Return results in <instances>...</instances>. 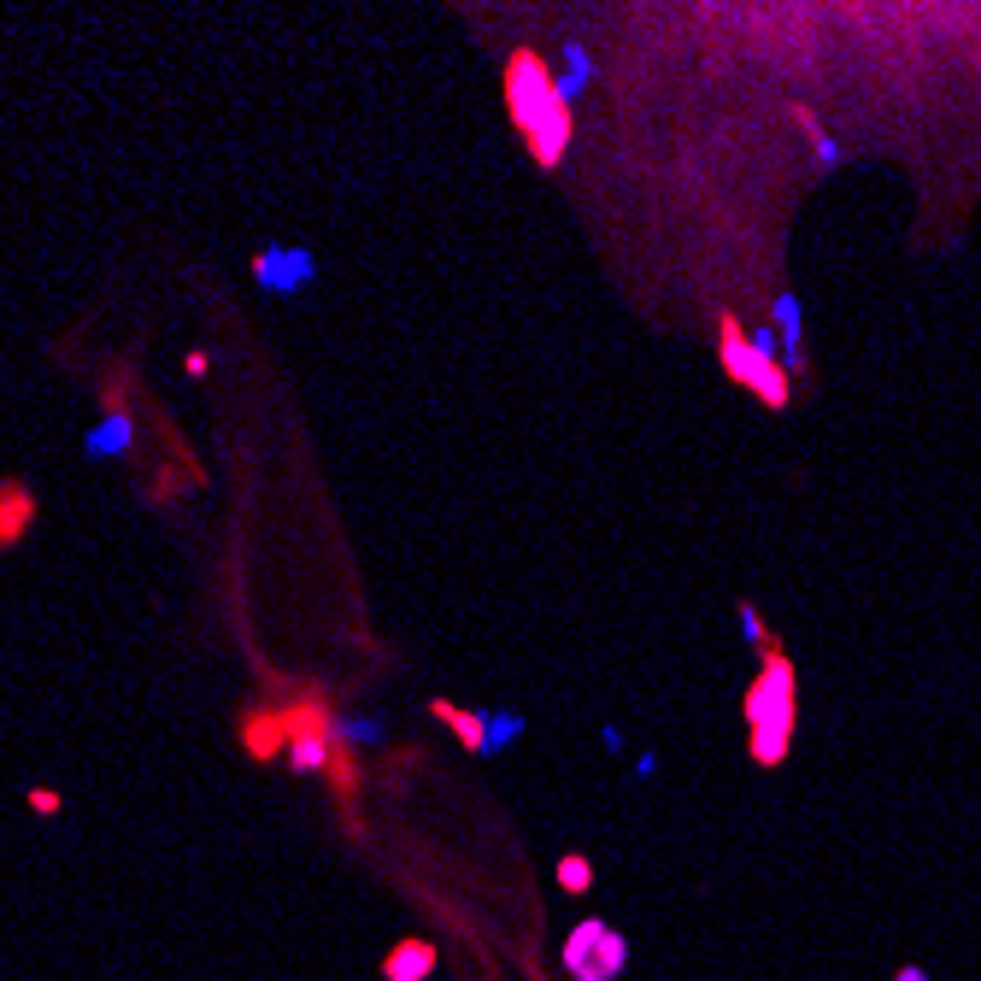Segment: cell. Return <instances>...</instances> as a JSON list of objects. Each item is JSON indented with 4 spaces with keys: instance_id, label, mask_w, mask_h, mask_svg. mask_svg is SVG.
<instances>
[{
    "instance_id": "1",
    "label": "cell",
    "mask_w": 981,
    "mask_h": 981,
    "mask_svg": "<svg viewBox=\"0 0 981 981\" xmlns=\"http://www.w3.org/2000/svg\"><path fill=\"white\" fill-rule=\"evenodd\" d=\"M505 112H512V130L523 136L529 159L541 171H559V159L570 153V94L553 77V66L535 48H518L505 59Z\"/></svg>"
},
{
    "instance_id": "2",
    "label": "cell",
    "mask_w": 981,
    "mask_h": 981,
    "mask_svg": "<svg viewBox=\"0 0 981 981\" xmlns=\"http://www.w3.org/2000/svg\"><path fill=\"white\" fill-rule=\"evenodd\" d=\"M741 718H747L752 764L775 770L793 747V723H800V677H793V659L775 641L759 647V677H752L747 700H741Z\"/></svg>"
},
{
    "instance_id": "3",
    "label": "cell",
    "mask_w": 981,
    "mask_h": 981,
    "mask_svg": "<svg viewBox=\"0 0 981 981\" xmlns=\"http://www.w3.org/2000/svg\"><path fill=\"white\" fill-rule=\"evenodd\" d=\"M718 364L734 388L759 394L770 412H788L793 406V377L788 364H775V353L764 347V336H747V323L734 312H718Z\"/></svg>"
},
{
    "instance_id": "4",
    "label": "cell",
    "mask_w": 981,
    "mask_h": 981,
    "mask_svg": "<svg viewBox=\"0 0 981 981\" xmlns=\"http://www.w3.org/2000/svg\"><path fill=\"white\" fill-rule=\"evenodd\" d=\"M559 964L570 970V981H618L623 964H629V940L611 923H600V917H588V923H577L564 934Z\"/></svg>"
},
{
    "instance_id": "5",
    "label": "cell",
    "mask_w": 981,
    "mask_h": 981,
    "mask_svg": "<svg viewBox=\"0 0 981 981\" xmlns=\"http://www.w3.org/2000/svg\"><path fill=\"white\" fill-rule=\"evenodd\" d=\"M436 964H441V952L429 947V940L406 934V940H394V947H388L382 981H429V975H436Z\"/></svg>"
},
{
    "instance_id": "6",
    "label": "cell",
    "mask_w": 981,
    "mask_h": 981,
    "mask_svg": "<svg viewBox=\"0 0 981 981\" xmlns=\"http://www.w3.org/2000/svg\"><path fill=\"white\" fill-rule=\"evenodd\" d=\"M429 718L453 729L459 741H464V752H488V747H494V734H488V718H477V711H464V705H453V700H429Z\"/></svg>"
},
{
    "instance_id": "7",
    "label": "cell",
    "mask_w": 981,
    "mask_h": 981,
    "mask_svg": "<svg viewBox=\"0 0 981 981\" xmlns=\"http://www.w3.org/2000/svg\"><path fill=\"white\" fill-rule=\"evenodd\" d=\"M312 277V264H306L300 253H277V248H264L253 253V282L259 289H294V282Z\"/></svg>"
},
{
    "instance_id": "8",
    "label": "cell",
    "mask_w": 981,
    "mask_h": 981,
    "mask_svg": "<svg viewBox=\"0 0 981 981\" xmlns=\"http://www.w3.org/2000/svg\"><path fill=\"white\" fill-rule=\"evenodd\" d=\"M30 523H36V494L24 482H7L0 488V547H12Z\"/></svg>"
},
{
    "instance_id": "9",
    "label": "cell",
    "mask_w": 981,
    "mask_h": 981,
    "mask_svg": "<svg viewBox=\"0 0 981 981\" xmlns=\"http://www.w3.org/2000/svg\"><path fill=\"white\" fill-rule=\"evenodd\" d=\"M330 752H336V729H312V734H294L282 759H289L294 775H312V770H330Z\"/></svg>"
},
{
    "instance_id": "10",
    "label": "cell",
    "mask_w": 981,
    "mask_h": 981,
    "mask_svg": "<svg viewBox=\"0 0 981 981\" xmlns=\"http://www.w3.org/2000/svg\"><path fill=\"white\" fill-rule=\"evenodd\" d=\"M130 441H136V418H130V412H112V418L89 436V453H94V459H112V453H130Z\"/></svg>"
},
{
    "instance_id": "11",
    "label": "cell",
    "mask_w": 981,
    "mask_h": 981,
    "mask_svg": "<svg viewBox=\"0 0 981 981\" xmlns=\"http://www.w3.org/2000/svg\"><path fill=\"white\" fill-rule=\"evenodd\" d=\"M788 112H793V124L805 130V141L817 148V166H834V159H841V153H834V141L823 136V124H817V112H811V107H788Z\"/></svg>"
},
{
    "instance_id": "12",
    "label": "cell",
    "mask_w": 981,
    "mask_h": 981,
    "mask_svg": "<svg viewBox=\"0 0 981 981\" xmlns=\"http://www.w3.org/2000/svg\"><path fill=\"white\" fill-rule=\"evenodd\" d=\"M559 888L582 899L588 888H594V864H588L582 852H564V858H559Z\"/></svg>"
},
{
    "instance_id": "13",
    "label": "cell",
    "mask_w": 981,
    "mask_h": 981,
    "mask_svg": "<svg viewBox=\"0 0 981 981\" xmlns=\"http://www.w3.org/2000/svg\"><path fill=\"white\" fill-rule=\"evenodd\" d=\"M24 805H30L36 817H59V811H66V800H59L53 788H30V793H24Z\"/></svg>"
},
{
    "instance_id": "14",
    "label": "cell",
    "mask_w": 981,
    "mask_h": 981,
    "mask_svg": "<svg viewBox=\"0 0 981 981\" xmlns=\"http://www.w3.org/2000/svg\"><path fill=\"white\" fill-rule=\"evenodd\" d=\"M741 629H747V635L759 641V647H764V641H775L770 629H764V618H759V611H752V605H741Z\"/></svg>"
},
{
    "instance_id": "15",
    "label": "cell",
    "mask_w": 981,
    "mask_h": 981,
    "mask_svg": "<svg viewBox=\"0 0 981 981\" xmlns=\"http://www.w3.org/2000/svg\"><path fill=\"white\" fill-rule=\"evenodd\" d=\"M893 981H929V975H923V970H911V964H905V970H899V975H893Z\"/></svg>"
}]
</instances>
